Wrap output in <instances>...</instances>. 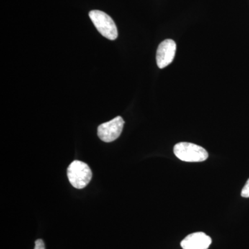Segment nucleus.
<instances>
[{"instance_id":"nucleus-5","label":"nucleus","mask_w":249,"mask_h":249,"mask_svg":"<svg viewBox=\"0 0 249 249\" xmlns=\"http://www.w3.org/2000/svg\"><path fill=\"white\" fill-rule=\"evenodd\" d=\"M176 49V42L171 39H167L160 42L156 55L159 68H165L172 63L175 58Z\"/></svg>"},{"instance_id":"nucleus-7","label":"nucleus","mask_w":249,"mask_h":249,"mask_svg":"<svg viewBox=\"0 0 249 249\" xmlns=\"http://www.w3.org/2000/svg\"><path fill=\"white\" fill-rule=\"evenodd\" d=\"M241 196L245 198H249V178L242 189Z\"/></svg>"},{"instance_id":"nucleus-1","label":"nucleus","mask_w":249,"mask_h":249,"mask_svg":"<svg viewBox=\"0 0 249 249\" xmlns=\"http://www.w3.org/2000/svg\"><path fill=\"white\" fill-rule=\"evenodd\" d=\"M174 153L178 160L186 162H202L209 157L204 147L188 142L177 143L174 147Z\"/></svg>"},{"instance_id":"nucleus-8","label":"nucleus","mask_w":249,"mask_h":249,"mask_svg":"<svg viewBox=\"0 0 249 249\" xmlns=\"http://www.w3.org/2000/svg\"><path fill=\"white\" fill-rule=\"evenodd\" d=\"M34 249H45V243H44L43 240H41V239L36 240Z\"/></svg>"},{"instance_id":"nucleus-3","label":"nucleus","mask_w":249,"mask_h":249,"mask_svg":"<svg viewBox=\"0 0 249 249\" xmlns=\"http://www.w3.org/2000/svg\"><path fill=\"white\" fill-rule=\"evenodd\" d=\"M89 16L93 24L101 35L110 40H114L117 38V28L110 16L98 10L90 11Z\"/></svg>"},{"instance_id":"nucleus-6","label":"nucleus","mask_w":249,"mask_h":249,"mask_svg":"<svg viewBox=\"0 0 249 249\" xmlns=\"http://www.w3.org/2000/svg\"><path fill=\"white\" fill-rule=\"evenodd\" d=\"M212 243L211 237L203 232H194L187 236L181 242L183 249H208Z\"/></svg>"},{"instance_id":"nucleus-4","label":"nucleus","mask_w":249,"mask_h":249,"mask_svg":"<svg viewBox=\"0 0 249 249\" xmlns=\"http://www.w3.org/2000/svg\"><path fill=\"white\" fill-rule=\"evenodd\" d=\"M124 121L121 116H117L110 121L100 124L98 127V137L103 142H110L120 137Z\"/></svg>"},{"instance_id":"nucleus-2","label":"nucleus","mask_w":249,"mask_h":249,"mask_svg":"<svg viewBox=\"0 0 249 249\" xmlns=\"http://www.w3.org/2000/svg\"><path fill=\"white\" fill-rule=\"evenodd\" d=\"M67 177L72 186L77 189L85 188L92 178L89 165L80 160H74L67 168Z\"/></svg>"}]
</instances>
